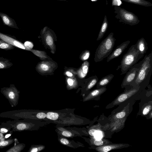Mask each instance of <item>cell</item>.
I'll list each match as a JSON object with an SVG mask.
<instances>
[{
    "instance_id": "obj_1",
    "label": "cell",
    "mask_w": 152,
    "mask_h": 152,
    "mask_svg": "<svg viewBox=\"0 0 152 152\" xmlns=\"http://www.w3.org/2000/svg\"><path fill=\"white\" fill-rule=\"evenodd\" d=\"M152 72V52L145 56L138 72L136 78L131 84L133 87H139L144 82L150 80Z\"/></svg>"
},
{
    "instance_id": "obj_2",
    "label": "cell",
    "mask_w": 152,
    "mask_h": 152,
    "mask_svg": "<svg viewBox=\"0 0 152 152\" xmlns=\"http://www.w3.org/2000/svg\"><path fill=\"white\" fill-rule=\"evenodd\" d=\"M143 56L144 55L141 54L137 49L135 44L132 45L123 56L121 64L118 66L116 70L121 69V75L126 74Z\"/></svg>"
},
{
    "instance_id": "obj_3",
    "label": "cell",
    "mask_w": 152,
    "mask_h": 152,
    "mask_svg": "<svg viewBox=\"0 0 152 152\" xmlns=\"http://www.w3.org/2000/svg\"><path fill=\"white\" fill-rule=\"evenodd\" d=\"M111 32L99 44L95 53L94 60L97 63L102 61L112 53L116 39Z\"/></svg>"
},
{
    "instance_id": "obj_4",
    "label": "cell",
    "mask_w": 152,
    "mask_h": 152,
    "mask_svg": "<svg viewBox=\"0 0 152 152\" xmlns=\"http://www.w3.org/2000/svg\"><path fill=\"white\" fill-rule=\"evenodd\" d=\"M114 6V12L116 14L115 17L118 19L120 22L132 26L138 24L140 21L137 16L133 13L119 6Z\"/></svg>"
},
{
    "instance_id": "obj_5",
    "label": "cell",
    "mask_w": 152,
    "mask_h": 152,
    "mask_svg": "<svg viewBox=\"0 0 152 152\" xmlns=\"http://www.w3.org/2000/svg\"><path fill=\"white\" fill-rule=\"evenodd\" d=\"M1 92L8 100L12 107H15L18 104L20 97V91L14 85H10L9 87L2 88Z\"/></svg>"
},
{
    "instance_id": "obj_6",
    "label": "cell",
    "mask_w": 152,
    "mask_h": 152,
    "mask_svg": "<svg viewBox=\"0 0 152 152\" xmlns=\"http://www.w3.org/2000/svg\"><path fill=\"white\" fill-rule=\"evenodd\" d=\"M142 60L136 63L126 73L121 84L122 87L131 85L135 80Z\"/></svg>"
},
{
    "instance_id": "obj_7",
    "label": "cell",
    "mask_w": 152,
    "mask_h": 152,
    "mask_svg": "<svg viewBox=\"0 0 152 152\" xmlns=\"http://www.w3.org/2000/svg\"><path fill=\"white\" fill-rule=\"evenodd\" d=\"M140 87H134L119 95L114 100L113 104L116 105L123 102L135 94L139 90Z\"/></svg>"
},
{
    "instance_id": "obj_8",
    "label": "cell",
    "mask_w": 152,
    "mask_h": 152,
    "mask_svg": "<svg viewBox=\"0 0 152 152\" xmlns=\"http://www.w3.org/2000/svg\"><path fill=\"white\" fill-rule=\"evenodd\" d=\"M130 42V41L127 40L123 42L120 45L117 46L115 49L107 57V62H108L120 56L127 48Z\"/></svg>"
},
{
    "instance_id": "obj_9",
    "label": "cell",
    "mask_w": 152,
    "mask_h": 152,
    "mask_svg": "<svg viewBox=\"0 0 152 152\" xmlns=\"http://www.w3.org/2000/svg\"><path fill=\"white\" fill-rule=\"evenodd\" d=\"M129 146V144L123 143L105 145L97 147L96 150L99 152H107L113 150L126 148Z\"/></svg>"
},
{
    "instance_id": "obj_10",
    "label": "cell",
    "mask_w": 152,
    "mask_h": 152,
    "mask_svg": "<svg viewBox=\"0 0 152 152\" xmlns=\"http://www.w3.org/2000/svg\"><path fill=\"white\" fill-rule=\"evenodd\" d=\"M0 39L15 47L23 50H29L24 45V44L12 37L1 32H0Z\"/></svg>"
},
{
    "instance_id": "obj_11",
    "label": "cell",
    "mask_w": 152,
    "mask_h": 152,
    "mask_svg": "<svg viewBox=\"0 0 152 152\" xmlns=\"http://www.w3.org/2000/svg\"><path fill=\"white\" fill-rule=\"evenodd\" d=\"M0 17L4 25L11 28L18 29L15 20L7 14L0 12Z\"/></svg>"
},
{
    "instance_id": "obj_12",
    "label": "cell",
    "mask_w": 152,
    "mask_h": 152,
    "mask_svg": "<svg viewBox=\"0 0 152 152\" xmlns=\"http://www.w3.org/2000/svg\"><path fill=\"white\" fill-rule=\"evenodd\" d=\"M135 44L137 49L141 54L144 55L148 49V44L145 39L141 38Z\"/></svg>"
},
{
    "instance_id": "obj_13",
    "label": "cell",
    "mask_w": 152,
    "mask_h": 152,
    "mask_svg": "<svg viewBox=\"0 0 152 152\" xmlns=\"http://www.w3.org/2000/svg\"><path fill=\"white\" fill-rule=\"evenodd\" d=\"M107 90L105 87L97 88L91 91L84 99V101H86L91 99L97 97L104 93Z\"/></svg>"
},
{
    "instance_id": "obj_14",
    "label": "cell",
    "mask_w": 152,
    "mask_h": 152,
    "mask_svg": "<svg viewBox=\"0 0 152 152\" xmlns=\"http://www.w3.org/2000/svg\"><path fill=\"white\" fill-rule=\"evenodd\" d=\"M114 77V75L110 74L103 77L97 82V88H99L108 85L110 83Z\"/></svg>"
},
{
    "instance_id": "obj_15",
    "label": "cell",
    "mask_w": 152,
    "mask_h": 152,
    "mask_svg": "<svg viewBox=\"0 0 152 152\" xmlns=\"http://www.w3.org/2000/svg\"><path fill=\"white\" fill-rule=\"evenodd\" d=\"M14 142V145L6 151V152H20L25 148V145L20 143L17 138H15Z\"/></svg>"
},
{
    "instance_id": "obj_16",
    "label": "cell",
    "mask_w": 152,
    "mask_h": 152,
    "mask_svg": "<svg viewBox=\"0 0 152 152\" xmlns=\"http://www.w3.org/2000/svg\"><path fill=\"white\" fill-rule=\"evenodd\" d=\"M108 26V23L107 21V17L106 15H105L96 39L97 41L100 40L103 37L104 35L107 31Z\"/></svg>"
},
{
    "instance_id": "obj_17",
    "label": "cell",
    "mask_w": 152,
    "mask_h": 152,
    "mask_svg": "<svg viewBox=\"0 0 152 152\" xmlns=\"http://www.w3.org/2000/svg\"><path fill=\"white\" fill-rule=\"evenodd\" d=\"M121 1L145 7L152 6V4L146 0H121Z\"/></svg>"
},
{
    "instance_id": "obj_18",
    "label": "cell",
    "mask_w": 152,
    "mask_h": 152,
    "mask_svg": "<svg viewBox=\"0 0 152 152\" xmlns=\"http://www.w3.org/2000/svg\"><path fill=\"white\" fill-rule=\"evenodd\" d=\"M89 64L86 61L84 62L79 72V76L81 78L85 77L87 75L89 70Z\"/></svg>"
},
{
    "instance_id": "obj_19",
    "label": "cell",
    "mask_w": 152,
    "mask_h": 152,
    "mask_svg": "<svg viewBox=\"0 0 152 152\" xmlns=\"http://www.w3.org/2000/svg\"><path fill=\"white\" fill-rule=\"evenodd\" d=\"M90 79L87 85L86 90H88L96 84L98 81V78L96 75L92 76Z\"/></svg>"
},
{
    "instance_id": "obj_20",
    "label": "cell",
    "mask_w": 152,
    "mask_h": 152,
    "mask_svg": "<svg viewBox=\"0 0 152 152\" xmlns=\"http://www.w3.org/2000/svg\"><path fill=\"white\" fill-rule=\"evenodd\" d=\"M15 46L5 41L0 40V49L6 50H10L13 49Z\"/></svg>"
},
{
    "instance_id": "obj_21",
    "label": "cell",
    "mask_w": 152,
    "mask_h": 152,
    "mask_svg": "<svg viewBox=\"0 0 152 152\" xmlns=\"http://www.w3.org/2000/svg\"><path fill=\"white\" fill-rule=\"evenodd\" d=\"M15 141V138H11L0 142V148H3L10 145Z\"/></svg>"
},
{
    "instance_id": "obj_22",
    "label": "cell",
    "mask_w": 152,
    "mask_h": 152,
    "mask_svg": "<svg viewBox=\"0 0 152 152\" xmlns=\"http://www.w3.org/2000/svg\"><path fill=\"white\" fill-rule=\"evenodd\" d=\"M12 64L7 60L0 58V69H4L9 68L12 66Z\"/></svg>"
},
{
    "instance_id": "obj_23",
    "label": "cell",
    "mask_w": 152,
    "mask_h": 152,
    "mask_svg": "<svg viewBox=\"0 0 152 152\" xmlns=\"http://www.w3.org/2000/svg\"><path fill=\"white\" fill-rule=\"evenodd\" d=\"M91 143L94 145L100 146L108 144L109 142L106 140H96L92 139L91 140Z\"/></svg>"
},
{
    "instance_id": "obj_24",
    "label": "cell",
    "mask_w": 152,
    "mask_h": 152,
    "mask_svg": "<svg viewBox=\"0 0 152 152\" xmlns=\"http://www.w3.org/2000/svg\"><path fill=\"white\" fill-rule=\"evenodd\" d=\"M46 117L48 119L56 120L58 118L59 115L56 113L50 112L47 113Z\"/></svg>"
},
{
    "instance_id": "obj_25",
    "label": "cell",
    "mask_w": 152,
    "mask_h": 152,
    "mask_svg": "<svg viewBox=\"0 0 152 152\" xmlns=\"http://www.w3.org/2000/svg\"><path fill=\"white\" fill-rule=\"evenodd\" d=\"M100 129L101 126L99 125L94 126L90 128L88 133L91 136H93L96 132L100 130Z\"/></svg>"
},
{
    "instance_id": "obj_26",
    "label": "cell",
    "mask_w": 152,
    "mask_h": 152,
    "mask_svg": "<svg viewBox=\"0 0 152 152\" xmlns=\"http://www.w3.org/2000/svg\"><path fill=\"white\" fill-rule=\"evenodd\" d=\"M11 128L8 126L1 124L0 125V133H6L11 131Z\"/></svg>"
},
{
    "instance_id": "obj_27",
    "label": "cell",
    "mask_w": 152,
    "mask_h": 152,
    "mask_svg": "<svg viewBox=\"0 0 152 152\" xmlns=\"http://www.w3.org/2000/svg\"><path fill=\"white\" fill-rule=\"evenodd\" d=\"M50 66L47 64L45 63H43L41 64L39 66L40 69L42 71L47 72L50 70Z\"/></svg>"
},
{
    "instance_id": "obj_28",
    "label": "cell",
    "mask_w": 152,
    "mask_h": 152,
    "mask_svg": "<svg viewBox=\"0 0 152 152\" xmlns=\"http://www.w3.org/2000/svg\"><path fill=\"white\" fill-rule=\"evenodd\" d=\"M90 55V51L88 50H86L82 55L81 59L83 61H86L89 58Z\"/></svg>"
},
{
    "instance_id": "obj_29",
    "label": "cell",
    "mask_w": 152,
    "mask_h": 152,
    "mask_svg": "<svg viewBox=\"0 0 152 152\" xmlns=\"http://www.w3.org/2000/svg\"><path fill=\"white\" fill-rule=\"evenodd\" d=\"M47 44L49 46H52L53 44V41L52 37L50 35H48L45 38Z\"/></svg>"
},
{
    "instance_id": "obj_30",
    "label": "cell",
    "mask_w": 152,
    "mask_h": 152,
    "mask_svg": "<svg viewBox=\"0 0 152 152\" xmlns=\"http://www.w3.org/2000/svg\"><path fill=\"white\" fill-rule=\"evenodd\" d=\"M151 106L148 105L146 106L142 110V114L144 115H146L148 114L151 110Z\"/></svg>"
},
{
    "instance_id": "obj_31",
    "label": "cell",
    "mask_w": 152,
    "mask_h": 152,
    "mask_svg": "<svg viewBox=\"0 0 152 152\" xmlns=\"http://www.w3.org/2000/svg\"><path fill=\"white\" fill-rule=\"evenodd\" d=\"M24 45L29 50H30L31 49H32L33 47V43L29 41H26L24 44Z\"/></svg>"
},
{
    "instance_id": "obj_32",
    "label": "cell",
    "mask_w": 152,
    "mask_h": 152,
    "mask_svg": "<svg viewBox=\"0 0 152 152\" xmlns=\"http://www.w3.org/2000/svg\"><path fill=\"white\" fill-rule=\"evenodd\" d=\"M122 4L121 0H112V6H120Z\"/></svg>"
},
{
    "instance_id": "obj_33",
    "label": "cell",
    "mask_w": 152,
    "mask_h": 152,
    "mask_svg": "<svg viewBox=\"0 0 152 152\" xmlns=\"http://www.w3.org/2000/svg\"><path fill=\"white\" fill-rule=\"evenodd\" d=\"M126 115L124 111H122L117 113L115 115V117L117 118L120 119L124 117Z\"/></svg>"
},
{
    "instance_id": "obj_34",
    "label": "cell",
    "mask_w": 152,
    "mask_h": 152,
    "mask_svg": "<svg viewBox=\"0 0 152 152\" xmlns=\"http://www.w3.org/2000/svg\"><path fill=\"white\" fill-rule=\"evenodd\" d=\"M36 117L39 119H44L46 117V114L43 112H40L36 115Z\"/></svg>"
},
{
    "instance_id": "obj_35",
    "label": "cell",
    "mask_w": 152,
    "mask_h": 152,
    "mask_svg": "<svg viewBox=\"0 0 152 152\" xmlns=\"http://www.w3.org/2000/svg\"><path fill=\"white\" fill-rule=\"evenodd\" d=\"M62 134L65 137H70L72 136V133L68 131H64L62 132Z\"/></svg>"
},
{
    "instance_id": "obj_36",
    "label": "cell",
    "mask_w": 152,
    "mask_h": 152,
    "mask_svg": "<svg viewBox=\"0 0 152 152\" xmlns=\"http://www.w3.org/2000/svg\"><path fill=\"white\" fill-rule=\"evenodd\" d=\"M61 142L63 144L67 145L69 143V141L66 138H62L60 140Z\"/></svg>"
},
{
    "instance_id": "obj_37",
    "label": "cell",
    "mask_w": 152,
    "mask_h": 152,
    "mask_svg": "<svg viewBox=\"0 0 152 152\" xmlns=\"http://www.w3.org/2000/svg\"><path fill=\"white\" fill-rule=\"evenodd\" d=\"M67 82L69 86H72L73 85L74 81L72 79L69 78L67 79Z\"/></svg>"
},
{
    "instance_id": "obj_38",
    "label": "cell",
    "mask_w": 152,
    "mask_h": 152,
    "mask_svg": "<svg viewBox=\"0 0 152 152\" xmlns=\"http://www.w3.org/2000/svg\"><path fill=\"white\" fill-rule=\"evenodd\" d=\"M96 132L97 133H95V134L94 135H95V137L98 138V139H99V138L101 137L102 136L101 133V132Z\"/></svg>"
},
{
    "instance_id": "obj_39",
    "label": "cell",
    "mask_w": 152,
    "mask_h": 152,
    "mask_svg": "<svg viewBox=\"0 0 152 152\" xmlns=\"http://www.w3.org/2000/svg\"><path fill=\"white\" fill-rule=\"evenodd\" d=\"M39 149L37 148L34 147L31 148L30 151L31 152H36L38 151Z\"/></svg>"
},
{
    "instance_id": "obj_40",
    "label": "cell",
    "mask_w": 152,
    "mask_h": 152,
    "mask_svg": "<svg viewBox=\"0 0 152 152\" xmlns=\"http://www.w3.org/2000/svg\"><path fill=\"white\" fill-rule=\"evenodd\" d=\"M66 75L68 77H72L73 76V74L71 73V72L69 71H66Z\"/></svg>"
},
{
    "instance_id": "obj_41",
    "label": "cell",
    "mask_w": 152,
    "mask_h": 152,
    "mask_svg": "<svg viewBox=\"0 0 152 152\" xmlns=\"http://www.w3.org/2000/svg\"><path fill=\"white\" fill-rule=\"evenodd\" d=\"M12 134V133H11V134H6L5 136V138H8L11 135V134Z\"/></svg>"
},
{
    "instance_id": "obj_42",
    "label": "cell",
    "mask_w": 152,
    "mask_h": 152,
    "mask_svg": "<svg viewBox=\"0 0 152 152\" xmlns=\"http://www.w3.org/2000/svg\"><path fill=\"white\" fill-rule=\"evenodd\" d=\"M91 0V1H97V0Z\"/></svg>"
}]
</instances>
